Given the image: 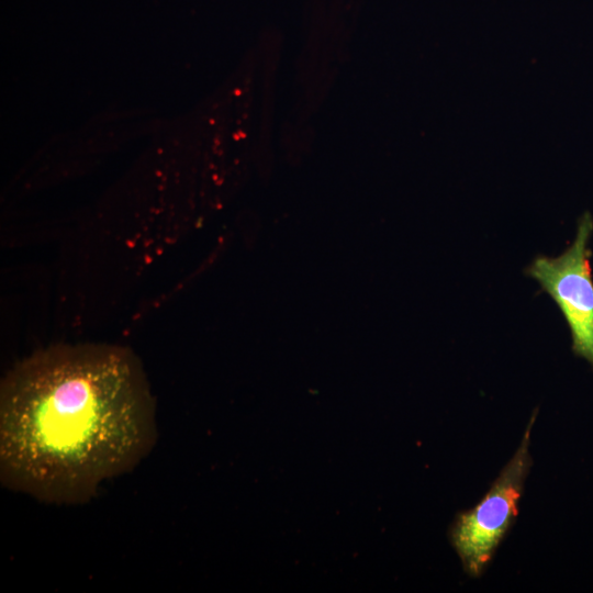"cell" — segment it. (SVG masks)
Instances as JSON below:
<instances>
[{
    "mask_svg": "<svg viewBox=\"0 0 593 593\" xmlns=\"http://www.w3.org/2000/svg\"><path fill=\"white\" fill-rule=\"evenodd\" d=\"M154 415L141 371L125 353H41L1 389L2 481L47 502L83 501L148 454Z\"/></svg>",
    "mask_w": 593,
    "mask_h": 593,
    "instance_id": "cell-1",
    "label": "cell"
},
{
    "mask_svg": "<svg viewBox=\"0 0 593 593\" xmlns=\"http://www.w3.org/2000/svg\"><path fill=\"white\" fill-rule=\"evenodd\" d=\"M592 233L593 219L585 213L572 244L557 257L537 256L525 273L556 302L569 326L572 351L593 368Z\"/></svg>",
    "mask_w": 593,
    "mask_h": 593,
    "instance_id": "cell-3",
    "label": "cell"
},
{
    "mask_svg": "<svg viewBox=\"0 0 593 593\" xmlns=\"http://www.w3.org/2000/svg\"><path fill=\"white\" fill-rule=\"evenodd\" d=\"M536 417L537 409L528 421L518 448L486 494L474 507L458 513L449 528L450 544L463 571L472 578L485 571L518 515L519 500L533 466L529 443Z\"/></svg>",
    "mask_w": 593,
    "mask_h": 593,
    "instance_id": "cell-2",
    "label": "cell"
}]
</instances>
